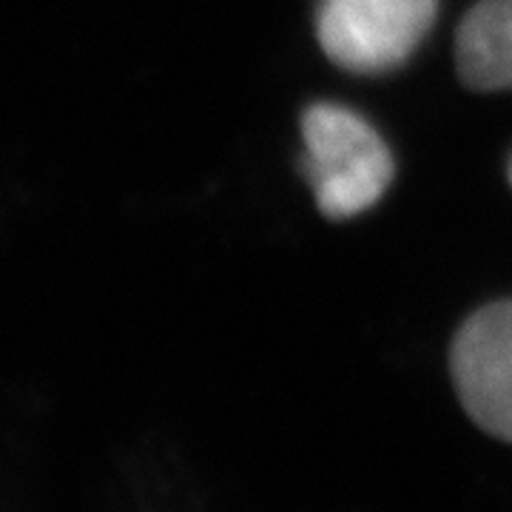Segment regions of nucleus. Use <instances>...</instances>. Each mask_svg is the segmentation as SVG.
<instances>
[{"instance_id": "f257e3e1", "label": "nucleus", "mask_w": 512, "mask_h": 512, "mask_svg": "<svg viewBox=\"0 0 512 512\" xmlns=\"http://www.w3.org/2000/svg\"><path fill=\"white\" fill-rule=\"evenodd\" d=\"M305 177L328 220H350L382 200L396 163L379 131L356 111L333 103L311 106L302 117Z\"/></svg>"}, {"instance_id": "f03ea898", "label": "nucleus", "mask_w": 512, "mask_h": 512, "mask_svg": "<svg viewBox=\"0 0 512 512\" xmlns=\"http://www.w3.org/2000/svg\"><path fill=\"white\" fill-rule=\"evenodd\" d=\"M436 12L439 0H322L316 37L339 69L387 74L413 57Z\"/></svg>"}, {"instance_id": "7ed1b4c3", "label": "nucleus", "mask_w": 512, "mask_h": 512, "mask_svg": "<svg viewBox=\"0 0 512 512\" xmlns=\"http://www.w3.org/2000/svg\"><path fill=\"white\" fill-rule=\"evenodd\" d=\"M461 407L481 430L512 441V299L473 313L450 350Z\"/></svg>"}, {"instance_id": "20e7f679", "label": "nucleus", "mask_w": 512, "mask_h": 512, "mask_svg": "<svg viewBox=\"0 0 512 512\" xmlns=\"http://www.w3.org/2000/svg\"><path fill=\"white\" fill-rule=\"evenodd\" d=\"M456 69L473 92H512V0H481L456 32Z\"/></svg>"}, {"instance_id": "39448f33", "label": "nucleus", "mask_w": 512, "mask_h": 512, "mask_svg": "<svg viewBox=\"0 0 512 512\" xmlns=\"http://www.w3.org/2000/svg\"><path fill=\"white\" fill-rule=\"evenodd\" d=\"M510 185H512V163H510Z\"/></svg>"}]
</instances>
